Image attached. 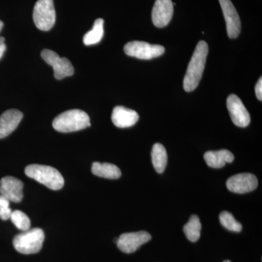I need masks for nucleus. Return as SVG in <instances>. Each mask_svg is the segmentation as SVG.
<instances>
[{
    "mask_svg": "<svg viewBox=\"0 0 262 262\" xmlns=\"http://www.w3.org/2000/svg\"><path fill=\"white\" fill-rule=\"evenodd\" d=\"M208 53V44L205 41H200L196 45L184 78L183 85L186 92H192L199 84L204 72Z\"/></svg>",
    "mask_w": 262,
    "mask_h": 262,
    "instance_id": "f257e3e1",
    "label": "nucleus"
},
{
    "mask_svg": "<svg viewBox=\"0 0 262 262\" xmlns=\"http://www.w3.org/2000/svg\"><path fill=\"white\" fill-rule=\"evenodd\" d=\"M91 126L90 117L80 110H71L61 113L54 119L53 127L61 133L75 132Z\"/></svg>",
    "mask_w": 262,
    "mask_h": 262,
    "instance_id": "f03ea898",
    "label": "nucleus"
},
{
    "mask_svg": "<svg viewBox=\"0 0 262 262\" xmlns=\"http://www.w3.org/2000/svg\"><path fill=\"white\" fill-rule=\"evenodd\" d=\"M25 173L29 178L44 184L52 190H59L63 187L64 179L57 169L48 165L33 164L25 169Z\"/></svg>",
    "mask_w": 262,
    "mask_h": 262,
    "instance_id": "7ed1b4c3",
    "label": "nucleus"
},
{
    "mask_svg": "<svg viewBox=\"0 0 262 262\" xmlns=\"http://www.w3.org/2000/svg\"><path fill=\"white\" fill-rule=\"evenodd\" d=\"M45 241L44 231L34 228L24 231L13 239V246L18 252L23 254H34L40 251Z\"/></svg>",
    "mask_w": 262,
    "mask_h": 262,
    "instance_id": "20e7f679",
    "label": "nucleus"
},
{
    "mask_svg": "<svg viewBox=\"0 0 262 262\" xmlns=\"http://www.w3.org/2000/svg\"><path fill=\"white\" fill-rule=\"evenodd\" d=\"M33 19L39 30H51L56 22V10L53 0H38L34 5Z\"/></svg>",
    "mask_w": 262,
    "mask_h": 262,
    "instance_id": "39448f33",
    "label": "nucleus"
},
{
    "mask_svg": "<svg viewBox=\"0 0 262 262\" xmlns=\"http://www.w3.org/2000/svg\"><path fill=\"white\" fill-rule=\"evenodd\" d=\"M124 51L127 56L139 59L149 60L162 56L165 53V48L159 45H151L142 41H132L125 45Z\"/></svg>",
    "mask_w": 262,
    "mask_h": 262,
    "instance_id": "423d86ee",
    "label": "nucleus"
},
{
    "mask_svg": "<svg viewBox=\"0 0 262 262\" xmlns=\"http://www.w3.org/2000/svg\"><path fill=\"white\" fill-rule=\"evenodd\" d=\"M41 56L48 64L51 66L54 71L55 78L61 80L67 77H70L75 73V69L67 58H61L56 52L51 50H43Z\"/></svg>",
    "mask_w": 262,
    "mask_h": 262,
    "instance_id": "0eeeda50",
    "label": "nucleus"
},
{
    "mask_svg": "<svg viewBox=\"0 0 262 262\" xmlns=\"http://www.w3.org/2000/svg\"><path fill=\"white\" fill-rule=\"evenodd\" d=\"M151 236L145 231L124 233L118 237L117 246L119 249L125 253L136 252L142 245L151 241Z\"/></svg>",
    "mask_w": 262,
    "mask_h": 262,
    "instance_id": "6e6552de",
    "label": "nucleus"
},
{
    "mask_svg": "<svg viewBox=\"0 0 262 262\" xmlns=\"http://www.w3.org/2000/svg\"><path fill=\"white\" fill-rule=\"evenodd\" d=\"M227 106L234 125L241 127H246L249 125L251 117L238 96L230 95L227 99Z\"/></svg>",
    "mask_w": 262,
    "mask_h": 262,
    "instance_id": "1a4fd4ad",
    "label": "nucleus"
},
{
    "mask_svg": "<svg viewBox=\"0 0 262 262\" xmlns=\"http://www.w3.org/2000/svg\"><path fill=\"white\" fill-rule=\"evenodd\" d=\"M227 187L230 192L245 194L252 192L258 186L257 178L251 173H239L227 181Z\"/></svg>",
    "mask_w": 262,
    "mask_h": 262,
    "instance_id": "9d476101",
    "label": "nucleus"
},
{
    "mask_svg": "<svg viewBox=\"0 0 262 262\" xmlns=\"http://www.w3.org/2000/svg\"><path fill=\"white\" fill-rule=\"evenodd\" d=\"M225 16L227 34L231 39L238 37L241 30V22L238 13L231 0H220Z\"/></svg>",
    "mask_w": 262,
    "mask_h": 262,
    "instance_id": "9b49d317",
    "label": "nucleus"
},
{
    "mask_svg": "<svg viewBox=\"0 0 262 262\" xmlns=\"http://www.w3.org/2000/svg\"><path fill=\"white\" fill-rule=\"evenodd\" d=\"M24 184L13 177H6L0 181V194L10 202L20 203L23 200Z\"/></svg>",
    "mask_w": 262,
    "mask_h": 262,
    "instance_id": "f8f14e48",
    "label": "nucleus"
},
{
    "mask_svg": "<svg viewBox=\"0 0 262 262\" xmlns=\"http://www.w3.org/2000/svg\"><path fill=\"white\" fill-rule=\"evenodd\" d=\"M173 14V4L171 0H156L151 13V19L155 27L158 28L166 27Z\"/></svg>",
    "mask_w": 262,
    "mask_h": 262,
    "instance_id": "ddd939ff",
    "label": "nucleus"
},
{
    "mask_svg": "<svg viewBox=\"0 0 262 262\" xmlns=\"http://www.w3.org/2000/svg\"><path fill=\"white\" fill-rule=\"evenodd\" d=\"M21 112L17 110L5 111L0 116V139H4L16 129L23 119Z\"/></svg>",
    "mask_w": 262,
    "mask_h": 262,
    "instance_id": "4468645a",
    "label": "nucleus"
},
{
    "mask_svg": "<svg viewBox=\"0 0 262 262\" xmlns=\"http://www.w3.org/2000/svg\"><path fill=\"white\" fill-rule=\"evenodd\" d=\"M139 119V114L136 111L121 106L114 108L112 115L114 125L120 128L134 126Z\"/></svg>",
    "mask_w": 262,
    "mask_h": 262,
    "instance_id": "2eb2a0df",
    "label": "nucleus"
},
{
    "mask_svg": "<svg viewBox=\"0 0 262 262\" xmlns=\"http://www.w3.org/2000/svg\"><path fill=\"white\" fill-rule=\"evenodd\" d=\"M204 159L207 165L213 168H222L226 163L233 162L234 157L231 151L227 149L219 150V151H207L204 155Z\"/></svg>",
    "mask_w": 262,
    "mask_h": 262,
    "instance_id": "dca6fc26",
    "label": "nucleus"
},
{
    "mask_svg": "<svg viewBox=\"0 0 262 262\" xmlns=\"http://www.w3.org/2000/svg\"><path fill=\"white\" fill-rule=\"evenodd\" d=\"M92 173L101 178L117 179L121 177L120 168L111 163L95 162L92 165Z\"/></svg>",
    "mask_w": 262,
    "mask_h": 262,
    "instance_id": "f3484780",
    "label": "nucleus"
},
{
    "mask_svg": "<svg viewBox=\"0 0 262 262\" xmlns=\"http://www.w3.org/2000/svg\"><path fill=\"white\" fill-rule=\"evenodd\" d=\"M151 161L158 173H163L168 163V155L163 144L157 143L151 150Z\"/></svg>",
    "mask_w": 262,
    "mask_h": 262,
    "instance_id": "a211bd4d",
    "label": "nucleus"
},
{
    "mask_svg": "<svg viewBox=\"0 0 262 262\" xmlns=\"http://www.w3.org/2000/svg\"><path fill=\"white\" fill-rule=\"evenodd\" d=\"M103 23L104 20L102 18H98L95 20L93 29L84 34L83 42L85 46H93L101 42L104 33Z\"/></svg>",
    "mask_w": 262,
    "mask_h": 262,
    "instance_id": "6ab92c4d",
    "label": "nucleus"
},
{
    "mask_svg": "<svg viewBox=\"0 0 262 262\" xmlns=\"http://www.w3.org/2000/svg\"><path fill=\"white\" fill-rule=\"evenodd\" d=\"M202 225L199 217L192 215L189 222L183 227L186 237L191 242H196L201 237Z\"/></svg>",
    "mask_w": 262,
    "mask_h": 262,
    "instance_id": "aec40b11",
    "label": "nucleus"
},
{
    "mask_svg": "<svg viewBox=\"0 0 262 262\" xmlns=\"http://www.w3.org/2000/svg\"><path fill=\"white\" fill-rule=\"evenodd\" d=\"M220 220L221 225L229 231L239 232L242 231L243 226L236 221L233 215L228 211H223L220 213Z\"/></svg>",
    "mask_w": 262,
    "mask_h": 262,
    "instance_id": "412c9836",
    "label": "nucleus"
},
{
    "mask_svg": "<svg viewBox=\"0 0 262 262\" xmlns=\"http://www.w3.org/2000/svg\"><path fill=\"white\" fill-rule=\"evenodd\" d=\"M10 220L14 224L15 227L20 230L27 231L30 229L31 221L24 212L19 211V210L12 212Z\"/></svg>",
    "mask_w": 262,
    "mask_h": 262,
    "instance_id": "4be33fe9",
    "label": "nucleus"
},
{
    "mask_svg": "<svg viewBox=\"0 0 262 262\" xmlns=\"http://www.w3.org/2000/svg\"><path fill=\"white\" fill-rule=\"evenodd\" d=\"M10 202L5 196L0 194V219L6 221L10 219L12 214V210L10 208Z\"/></svg>",
    "mask_w": 262,
    "mask_h": 262,
    "instance_id": "5701e85b",
    "label": "nucleus"
},
{
    "mask_svg": "<svg viewBox=\"0 0 262 262\" xmlns=\"http://www.w3.org/2000/svg\"><path fill=\"white\" fill-rule=\"evenodd\" d=\"M255 92H256V96L259 101L262 100V78L260 77L255 87Z\"/></svg>",
    "mask_w": 262,
    "mask_h": 262,
    "instance_id": "b1692460",
    "label": "nucleus"
},
{
    "mask_svg": "<svg viewBox=\"0 0 262 262\" xmlns=\"http://www.w3.org/2000/svg\"><path fill=\"white\" fill-rule=\"evenodd\" d=\"M5 38L0 37V59L4 55L5 51H6V45L5 43Z\"/></svg>",
    "mask_w": 262,
    "mask_h": 262,
    "instance_id": "393cba45",
    "label": "nucleus"
},
{
    "mask_svg": "<svg viewBox=\"0 0 262 262\" xmlns=\"http://www.w3.org/2000/svg\"><path fill=\"white\" fill-rule=\"evenodd\" d=\"M3 26H4V24H3V22L2 21V20H0V32H1L2 29H3Z\"/></svg>",
    "mask_w": 262,
    "mask_h": 262,
    "instance_id": "a878e982",
    "label": "nucleus"
},
{
    "mask_svg": "<svg viewBox=\"0 0 262 262\" xmlns=\"http://www.w3.org/2000/svg\"><path fill=\"white\" fill-rule=\"evenodd\" d=\"M223 262H232V261H229V260H225V261H224Z\"/></svg>",
    "mask_w": 262,
    "mask_h": 262,
    "instance_id": "bb28decb",
    "label": "nucleus"
}]
</instances>
